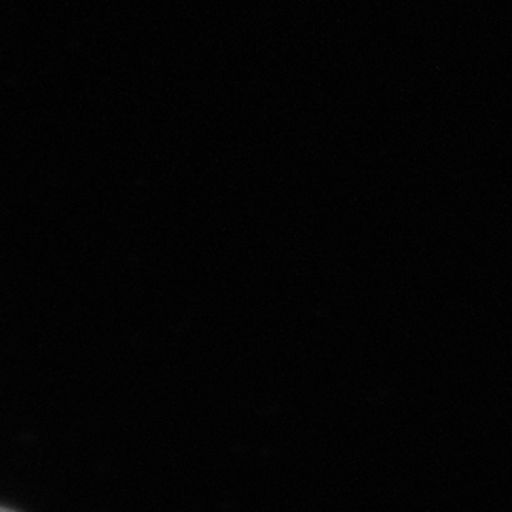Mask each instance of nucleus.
I'll list each match as a JSON object with an SVG mask.
<instances>
[{"label": "nucleus", "instance_id": "nucleus-1", "mask_svg": "<svg viewBox=\"0 0 512 512\" xmlns=\"http://www.w3.org/2000/svg\"><path fill=\"white\" fill-rule=\"evenodd\" d=\"M6 512H10V511H6Z\"/></svg>", "mask_w": 512, "mask_h": 512}]
</instances>
